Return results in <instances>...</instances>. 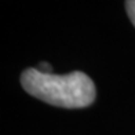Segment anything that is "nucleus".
Masks as SVG:
<instances>
[{
    "mask_svg": "<svg viewBox=\"0 0 135 135\" xmlns=\"http://www.w3.org/2000/svg\"><path fill=\"white\" fill-rule=\"evenodd\" d=\"M126 10H127L130 21L135 26V0H126Z\"/></svg>",
    "mask_w": 135,
    "mask_h": 135,
    "instance_id": "2",
    "label": "nucleus"
},
{
    "mask_svg": "<svg viewBox=\"0 0 135 135\" xmlns=\"http://www.w3.org/2000/svg\"><path fill=\"white\" fill-rule=\"evenodd\" d=\"M37 69L41 72V73H46V75H52V68L50 64H47V62H41L39 65Z\"/></svg>",
    "mask_w": 135,
    "mask_h": 135,
    "instance_id": "3",
    "label": "nucleus"
},
{
    "mask_svg": "<svg viewBox=\"0 0 135 135\" xmlns=\"http://www.w3.org/2000/svg\"><path fill=\"white\" fill-rule=\"evenodd\" d=\"M21 84L29 95L66 109L90 106L97 95L94 81L80 70L68 75H46L37 68H29L22 72Z\"/></svg>",
    "mask_w": 135,
    "mask_h": 135,
    "instance_id": "1",
    "label": "nucleus"
}]
</instances>
